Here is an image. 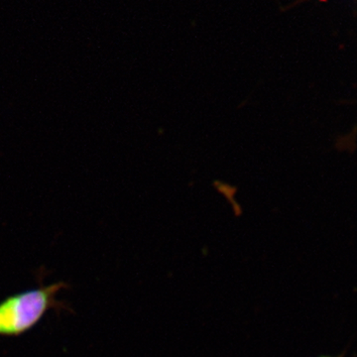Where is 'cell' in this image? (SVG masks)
I'll return each instance as SVG.
<instances>
[{"instance_id":"7a4b0ae2","label":"cell","mask_w":357,"mask_h":357,"mask_svg":"<svg viewBox=\"0 0 357 357\" xmlns=\"http://www.w3.org/2000/svg\"><path fill=\"white\" fill-rule=\"evenodd\" d=\"M300 1H304V0H300Z\"/></svg>"},{"instance_id":"6da1fadb","label":"cell","mask_w":357,"mask_h":357,"mask_svg":"<svg viewBox=\"0 0 357 357\" xmlns=\"http://www.w3.org/2000/svg\"><path fill=\"white\" fill-rule=\"evenodd\" d=\"M64 282L9 296L0 302V337H20L34 328L51 309H63L59 292Z\"/></svg>"}]
</instances>
